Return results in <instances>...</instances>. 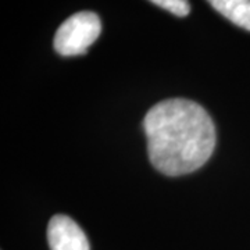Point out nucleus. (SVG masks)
Wrapping results in <instances>:
<instances>
[{"label":"nucleus","instance_id":"1","mask_svg":"<svg viewBox=\"0 0 250 250\" xmlns=\"http://www.w3.org/2000/svg\"><path fill=\"white\" fill-rule=\"evenodd\" d=\"M143 131L152 164L168 177L196 171L214 152L211 117L188 99H168L154 104L143 118Z\"/></svg>","mask_w":250,"mask_h":250},{"label":"nucleus","instance_id":"3","mask_svg":"<svg viewBox=\"0 0 250 250\" xmlns=\"http://www.w3.org/2000/svg\"><path fill=\"white\" fill-rule=\"evenodd\" d=\"M50 250H90L89 242L81 227L70 217L54 215L47 225Z\"/></svg>","mask_w":250,"mask_h":250},{"label":"nucleus","instance_id":"2","mask_svg":"<svg viewBox=\"0 0 250 250\" xmlns=\"http://www.w3.org/2000/svg\"><path fill=\"white\" fill-rule=\"evenodd\" d=\"M102 32L98 14L80 11L67 18L54 35V50L64 57L85 54Z\"/></svg>","mask_w":250,"mask_h":250},{"label":"nucleus","instance_id":"5","mask_svg":"<svg viewBox=\"0 0 250 250\" xmlns=\"http://www.w3.org/2000/svg\"><path fill=\"white\" fill-rule=\"evenodd\" d=\"M150 1L178 17H187L190 11L188 0H150Z\"/></svg>","mask_w":250,"mask_h":250},{"label":"nucleus","instance_id":"4","mask_svg":"<svg viewBox=\"0 0 250 250\" xmlns=\"http://www.w3.org/2000/svg\"><path fill=\"white\" fill-rule=\"evenodd\" d=\"M235 25L250 31V0H207Z\"/></svg>","mask_w":250,"mask_h":250}]
</instances>
